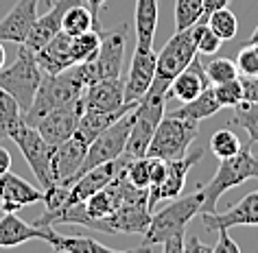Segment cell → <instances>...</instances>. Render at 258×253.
<instances>
[{
    "label": "cell",
    "mask_w": 258,
    "mask_h": 253,
    "mask_svg": "<svg viewBox=\"0 0 258 253\" xmlns=\"http://www.w3.org/2000/svg\"><path fill=\"white\" fill-rule=\"evenodd\" d=\"M96 79H99V74H96L94 59L75 63V66L66 68L59 74H44L40 88H37L33 96V103L22 114V120L27 125L35 127L55 107H61L73 99H77V96H81L83 90Z\"/></svg>",
    "instance_id": "6da1fadb"
},
{
    "label": "cell",
    "mask_w": 258,
    "mask_h": 253,
    "mask_svg": "<svg viewBox=\"0 0 258 253\" xmlns=\"http://www.w3.org/2000/svg\"><path fill=\"white\" fill-rule=\"evenodd\" d=\"M202 203H204V192L202 186H197L192 192L188 194H179L173 199V203H169L164 210L156 212L151 216V223L147 227V231L143 233L145 242L138 246L136 251H145V249H153L160 246L164 240H169L171 236H179L186 233V227L192 218L202 212Z\"/></svg>",
    "instance_id": "7a4b0ae2"
},
{
    "label": "cell",
    "mask_w": 258,
    "mask_h": 253,
    "mask_svg": "<svg viewBox=\"0 0 258 253\" xmlns=\"http://www.w3.org/2000/svg\"><path fill=\"white\" fill-rule=\"evenodd\" d=\"M249 148L251 144H245L236 155H232L228 159H219L221 164H219L215 177L206 186H202L204 192L202 212H217V201L221 199V194L241 186L243 181L258 177V157L251 155Z\"/></svg>",
    "instance_id": "3957f363"
},
{
    "label": "cell",
    "mask_w": 258,
    "mask_h": 253,
    "mask_svg": "<svg viewBox=\"0 0 258 253\" xmlns=\"http://www.w3.org/2000/svg\"><path fill=\"white\" fill-rule=\"evenodd\" d=\"M42 79H44V72L35 59V53L29 50L24 44H20L16 61L11 63V66L0 68V88L7 90V92L18 101L22 114L31 107L33 96L37 92V88H40Z\"/></svg>",
    "instance_id": "277c9868"
},
{
    "label": "cell",
    "mask_w": 258,
    "mask_h": 253,
    "mask_svg": "<svg viewBox=\"0 0 258 253\" xmlns=\"http://www.w3.org/2000/svg\"><path fill=\"white\" fill-rule=\"evenodd\" d=\"M197 131H199V122L177 118V116H171L164 112L160 125L153 131L147 155L166 159V161L184 157V155H188V148L195 142Z\"/></svg>",
    "instance_id": "5b68a950"
},
{
    "label": "cell",
    "mask_w": 258,
    "mask_h": 253,
    "mask_svg": "<svg viewBox=\"0 0 258 253\" xmlns=\"http://www.w3.org/2000/svg\"><path fill=\"white\" fill-rule=\"evenodd\" d=\"M197 55L199 53H197L195 37H192V29L175 31V35L169 37V42L164 44V48L158 53L156 76H153L151 90H158V92L169 94L171 81L175 79L179 72H184Z\"/></svg>",
    "instance_id": "8992f818"
},
{
    "label": "cell",
    "mask_w": 258,
    "mask_h": 253,
    "mask_svg": "<svg viewBox=\"0 0 258 253\" xmlns=\"http://www.w3.org/2000/svg\"><path fill=\"white\" fill-rule=\"evenodd\" d=\"M166 99H169L166 92H158V90L149 88V92L136 103V109H134V125H132V131H129V138H127L125 155H129V157H145L147 155L153 131H156V127L160 125V120H162V116H164Z\"/></svg>",
    "instance_id": "52a82bcc"
},
{
    "label": "cell",
    "mask_w": 258,
    "mask_h": 253,
    "mask_svg": "<svg viewBox=\"0 0 258 253\" xmlns=\"http://www.w3.org/2000/svg\"><path fill=\"white\" fill-rule=\"evenodd\" d=\"M134 109H129L127 114H122L114 125H109L105 131L96 135V138L92 140V144L88 146V153H86V159H83L81 168L68 181H63V186H70L81 173H86V171H90V168H94V166L105 164V161L118 159L120 155L125 153L127 138H129V131H132V125H134Z\"/></svg>",
    "instance_id": "ba28073f"
},
{
    "label": "cell",
    "mask_w": 258,
    "mask_h": 253,
    "mask_svg": "<svg viewBox=\"0 0 258 253\" xmlns=\"http://www.w3.org/2000/svg\"><path fill=\"white\" fill-rule=\"evenodd\" d=\"M5 138H9L14 144L20 148V153L24 155L27 164L33 171L37 184H42V188L55 186L53 175H50V146L46 144V140L40 135L35 127L27 125L22 118L11 125L7 131H5Z\"/></svg>",
    "instance_id": "9c48e42d"
},
{
    "label": "cell",
    "mask_w": 258,
    "mask_h": 253,
    "mask_svg": "<svg viewBox=\"0 0 258 253\" xmlns=\"http://www.w3.org/2000/svg\"><path fill=\"white\" fill-rule=\"evenodd\" d=\"M132 159L129 155L122 153L118 159H112V161H105V164L101 166H94L90 168V171L81 173L79 177H77L73 184L68 186V194H66V203H63V210L70 205H77V203H83L88 197H92L94 192H99L101 188H105L109 181H112L114 177H118L120 171L127 166V161ZM61 210V212H63ZM59 214V212H57ZM55 214V216H57ZM53 216V218H55ZM53 218L48 220V225H53Z\"/></svg>",
    "instance_id": "30bf717a"
},
{
    "label": "cell",
    "mask_w": 258,
    "mask_h": 253,
    "mask_svg": "<svg viewBox=\"0 0 258 253\" xmlns=\"http://www.w3.org/2000/svg\"><path fill=\"white\" fill-rule=\"evenodd\" d=\"M83 114V99L77 96L70 103L61 107H55L53 112H48L44 118L37 122L35 129L40 131V135L46 140V144L53 148L61 142H66L68 138H73L77 125H79V118Z\"/></svg>",
    "instance_id": "8fae6325"
},
{
    "label": "cell",
    "mask_w": 258,
    "mask_h": 253,
    "mask_svg": "<svg viewBox=\"0 0 258 253\" xmlns=\"http://www.w3.org/2000/svg\"><path fill=\"white\" fill-rule=\"evenodd\" d=\"M149 201H127L109 214L107 218L99 220L96 231L103 233H145L151 223Z\"/></svg>",
    "instance_id": "7c38bea8"
},
{
    "label": "cell",
    "mask_w": 258,
    "mask_h": 253,
    "mask_svg": "<svg viewBox=\"0 0 258 253\" xmlns=\"http://www.w3.org/2000/svg\"><path fill=\"white\" fill-rule=\"evenodd\" d=\"M127 35H129L127 24H122V27L114 31H101V46L94 57L99 79H120Z\"/></svg>",
    "instance_id": "4fadbf2b"
},
{
    "label": "cell",
    "mask_w": 258,
    "mask_h": 253,
    "mask_svg": "<svg viewBox=\"0 0 258 253\" xmlns=\"http://www.w3.org/2000/svg\"><path fill=\"white\" fill-rule=\"evenodd\" d=\"M202 225L208 231L230 229V227H258V190L245 194L236 205L225 212H202Z\"/></svg>",
    "instance_id": "5bb4252c"
},
{
    "label": "cell",
    "mask_w": 258,
    "mask_h": 253,
    "mask_svg": "<svg viewBox=\"0 0 258 253\" xmlns=\"http://www.w3.org/2000/svg\"><path fill=\"white\" fill-rule=\"evenodd\" d=\"M204 157V151H195L192 155H184L179 159H169L166 161V175L162 179V184L151 186L149 188V207L153 210V205L160 201H173L179 197L186 184V175L190 173L192 166H197Z\"/></svg>",
    "instance_id": "9a60e30c"
},
{
    "label": "cell",
    "mask_w": 258,
    "mask_h": 253,
    "mask_svg": "<svg viewBox=\"0 0 258 253\" xmlns=\"http://www.w3.org/2000/svg\"><path fill=\"white\" fill-rule=\"evenodd\" d=\"M44 201V190L29 184L16 173H5L0 175V212H20L22 207L42 203Z\"/></svg>",
    "instance_id": "2e32d148"
},
{
    "label": "cell",
    "mask_w": 258,
    "mask_h": 253,
    "mask_svg": "<svg viewBox=\"0 0 258 253\" xmlns=\"http://www.w3.org/2000/svg\"><path fill=\"white\" fill-rule=\"evenodd\" d=\"M83 109L90 112H116L125 105V81L96 79L83 90Z\"/></svg>",
    "instance_id": "e0dca14e"
},
{
    "label": "cell",
    "mask_w": 258,
    "mask_h": 253,
    "mask_svg": "<svg viewBox=\"0 0 258 253\" xmlns=\"http://www.w3.org/2000/svg\"><path fill=\"white\" fill-rule=\"evenodd\" d=\"M37 5L40 0H18L9 14L0 20V42H27L29 31L37 20Z\"/></svg>",
    "instance_id": "ac0fdd59"
},
{
    "label": "cell",
    "mask_w": 258,
    "mask_h": 253,
    "mask_svg": "<svg viewBox=\"0 0 258 253\" xmlns=\"http://www.w3.org/2000/svg\"><path fill=\"white\" fill-rule=\"evenodd\" d=\"M156 59L153 50H138L132 57L129 76L125 79V103H138L149 92L153 76H156Z\"/></svg>",
    "instance_id": "d6986e66"
},
{
    "label": "cell",
    "mask_w": 258,
    "mask_h": 253,
    "mask_svg": "<svg viewBox=\"0 0 258 253\" xmlns=\"http://www.w3.org/2000/svg\"><path fill=\"white\" fill-rule=\"evenodd\" d=\"M88 153V144H83L79 138H68L66 142L50 148V175L55 184L68 181L81 168Z\"/></svg>",
    "instance_id": "ffe728a7"
},
{
    "label": "cell",
    "mask_w": 258,
    "mask_h": 253,
    "mask_svg": "<svg viewBox=\"0 0 258 253\" xmlns=\"http://www.w3.org/2000/svg\"><path fill=\"white\" fill-rule=\"evenodd\" d=\"M79 3L81 0H55L46 14L37 16L33 29L29 31V37H27V42H24V46L29 50H33V53H37L42 46H46V44L61 31L63 14H66L73 5H79Z\"/></svg>",
    "instance_id": "44dd1931"
},
{
    "label": "cell",
    "mask_w": 258,
    "mask_h": 253,
    "mask_svg": "<svg viewBox=\"0 0 258 253\" xmlns=\"http://www.w3.org/2000/svg\"><path fill=\"white\" fill-rule=\"evenodd\" d=\"M70 42H73V35L59 31L46 46H42L40 50H37L35 59H37V63H40L44 74H59L66 68L75 66L73 53H70Z\"/></svg>",
    "instance_id": "7402d4cb"
},
{
    "label": "cell",
    "mask_w": 258,
    "mask_h": 253,
    "mask_svg": "<svg viewBox=\"0 0 258 253\" xmlns=\"http://www.w3.org/2000/svg\"><path fill=\"white\" fill-rule=\"evenodd\" d=\"M29 240H44V227L29 225L18 216V212H7L0 218V249L20 246Z\"/></svg>",
    "instance_id": "603a6c76"
},
{
    "label": "cell",
    "mask_w": 258,
    "mask_h": 253,
    "mask_svg": "<svg viewBox=\"0 0 258 253\" xmlns=\"http://www.w3.org/2000/svg\"><path fill=\"white\" fill-rule=\"evenodd\" d=\"M44 242L57 253H114L112 246L88 236H61L53 225H44Z\"/></svg>",
    "instance_id": "cb8c5ba5"
},
{
    "label": "cell",
    "mask_w": 258,
    "mask_h": 253,
    "mask_svg": "<svg viewBox=\"0 0 258 253\" xmlns=\"http://www.w3.org/2000/svg\"><path fill=\"white\" fill-rule=\"evenodd\" d=\"M134 107H136V103H125V105H122L120 109H116V112H90V109H83L79 125H77L73 135L79 138L83 144L90 146L96 135L103 133L109 125H114L122 114H127L129 109H134Z\"/></svg>",
    "instance_id": "d4e9b609"
},
{
    "label": "cell",
    "mask_w": 258,
    "mask_h": 253,
    "mask_svg": "<svg viewBox=\"0 0 258 253\" xmlns=\"http://www.w3.org/2000/svg\"><path fill=\"white\" fill-rule=\"evenodd\" d=\"M208 86H212V83L208 79V74H206L202 61H197V57H195L190 66L171 81L169 94L175 96V99H179L182 103H188V101L195 99V96L202 94V90L208 88Z\"/></svg>",
    "instance_id": "484cf974"
},
{
    "label": "cell",
    "mask_w": 258,
    "mask_h": 253,
    "mask_svg": "<svg viewBox=\"0 0 258 253\" xmlns=\"http://www.w3.org/2000/svg\"><path fill=\"white\" fill-rule=\"evenodd\" d=\"M156 27H158V0H136L134 35H136L138 50H153Z\"/></svg>",
    "instance_id": "4316f807"
},
{
    "label": "cell",
    "mask_w": 258,
    "mask_h": 253,
    "mask_svg": "<svg viewBox=\"0 0 258 253\" xmlns=\"http://www.w3.org/2000/svg\"><path fill=\"white\" fill-rule=\"evenodd\" d=\"M219 109H221V103L217 101V94H215V88L208 86L202 90V94L195 96L192 101L184 103L182 107L173 109L169 112L171 116H177V118H186V120H204V118H210V116H215Z\"/></svg>",
    "instance_id": "83f0119b"
},
{
    "label": "cell",
    "mask_w": 258,
    "mask_h": 253,
    "mask_svg": "<svg viewBox=\"0 0 258 253\" xmlns=\"http://www.w3.org/2000/svg\"><path fill=\"white\" fill-rule=\"evenodd\" d=\"M61 31L68 35H81L88 33V31H103L99 18L92 14L90 7H83V5H73L66 14H63V22H61Z\"/></svg>",
    "instance_id": "f1b7e54d"
},
{
    "label": "cell",
    "mask_w": 258,
    "mask_h": 253,
    "mask_svg": "<svg viewBox=\"0 0 258 253\" xmlns=\"http://www.w3.org/2000/svg\"><path fill=\"white\" fill-rule=\"evenodd\" d=\"M232 109H234V116L230 118V122L247 131V135H249L247 144H256L258 142V103L241 101Z\"/></svg>",
    "instance_id": "f546056e"
},
{
    "label": "cell",
    "mask_w": 258,
    "mask_h": 253,
    "mask_svg": "<svg viewBox=\"0 0 258 253\" xmlns=\"http://www.w3.org/2000/svg\"><path fill=\"white\" fill-rule=\"evenodd\" d=\"M101 46V31H88L81 35H73L70 42V53H73V61L81 63L88 59H94Z\"/></svg>",
    "instance_id": "4dcf8cb0"
},
{
    "label": "cell",
    "mask_w": 258,
    "mask_h": 253,
    "mask_svg": "<svg viewBox=\"0 0 258 253\" xmlns=\"http://www.w3.org/2000/svg\"><path fill=\"white\" fill-rule=\"evenodd\" d=\"M206 24L215 31V33L221 37L223 42H228V40H234L236 37V31H238V20H236V16H234V11L228 9V7H223V9H217V11H212V14L206 18Z\"/></svg>",
    "instance_id": "1f68e13d"
},
{
    "label": "cell",
    "mask_w": 258,
    "mask_h": 253,
    "mask_svg": "<svg viewBox=\"0 0 258 253\" xmlns=\"http://www.w3.org/2000/svg\"><path fill=\"white\" fill-rule=\"evenodd\" d=\"M241 148H243V144H241V140H238V135L234 131H230L228 127L215 131L210 138V151L215 153L219 159H228L232 155H236Z\"/></svg>",
    "instance_id": "d6a6232c"
},
{
    "label": "cell",
    "mask_w": 258,
    "mask_h": 253,
    "mask_svg": "<svg viewBox=\"0 0 258 253\" xmlns=\"http://www.w3.org/2000/svg\"><path fill=\"white\" fill-rule=\"evenodd\" d=\"M204 18L202 0H175V31L190 29Z\"/></svg>",
    "instance_id": "836d02e7"
},
{
    "label": "cell",
    "mask_w": 258,
    "mask_h": 253,
    "mask_svg": "<svg viewBox=\"0 0 258 253\" xmlns=\"http://www.w3.org/2000/svg\"><path fill=\"white\" fill-rule=\"evenodd\" d=\"M190 29H192L195 44H197V53H202V55H215L217 50L221 48L223 40L206 22H197V24H192Z\"/></svg>",
    "instance_id": "e575fe53"
},
{
    "label": "cell",
    "mask_w": 258,
    "mask_h": 253,
    "mask_svg": "<svg viewBox=\"0 0 258 253\" xmlns=\"http://www.w3.org/2000/svg\"><path fill=\"white\" fill-rule=\"evenodd\" d=\"M206 74L212 86L217 83H225V81H232V79H238V70H236V63L228 59V57H215L212 61L206 63Z\"/></svg>",
    "instance_id": "d590c367"
},
{
    "label": "cell",
    "mask_w": 258,
    "mask_h": 253,
    "mask_svg": "<svg viewBox=\"0 0 258 253\" xmlns=\"http://www.w3.org/2000/svg\"><path fill=\"white\" fill-rule=\"evenodd\" d=\"M20 118H22V109L18 105V101L7 92V90L0 88V131L5 133Z\"/></svg>",
    "instance_id": "8d00e7d4"
},
{
    "label": "cell",
    "mask_w": 258,
    "mask_h": 253,
    "mask_svg": "<svg viewBox=\"0 0 258 253\" xmlns=\"http://www.w3.org/2000/svg\"><path fill=\"white\" fill-rule=\"evenodd\" d=\"M125 177L129 179V184H134L136 188H149L151 177H149V157H132L125 166Z\"/></svg>",
    "instance_id": "74e56055"
},
{
    "label": "cell",
    "mask_w": 258,
    "mask_h": 253,
    "mask_svg": "<svg viewBox=\"0 0 258 253\" xmlns=\"http://www.w3.org/2000/svg\"><path fill=\"white\" fill-rule=\"evenodd\" d=\"M212 88H215L217 101L221 103V107H236L238 103L243 101V83H241V79L217 83V86H212Z\"/></svg>",
    "instance_id": "f35d334b"
},
{
    "label": "cell",
    "mask_w": 258,
    "mask_h": 253,
    "mask_svg": "<svg viewBox=\"0 0 258 253\" xmlns=\"http://www.w3.org/2000/svg\"><path fill=\"white\" fill-rule=\"evenodd\" d=\"M234 63L241 76H258V46H254V44L243 46Z\"/></svg>",
    "instance_id": "ab89813d"
},
{
    "label": "cell",
    "mask_w": 258,
    "mask_h": 253,
    "mask_svg": "<svg viewBox=\"0 0 258 253\" xmlns=\"http://www.w3.org/2000/svg\"><path fill=\"white\" fill-rule=\"evenodd\" d=\"M219 240L217 244H212V253H238L241 246H238L236 240H232V236L228 233V229H219Z\"/></svg>",
    "instance_id": "60d3db41"
},
{
    "label": "cell",
    "mask_w": 258,
    "mask_h": 253,
    "mask_svg": "<svg viewBox=\"0 0 258 253\" xmlns=\"http://www.w3.org/2000/svg\"><path fill=\"white\" fill-rule=\"evenodd\" d=\"M243 101L258 103V76H243Z\"/></svg>",
    "instance_id": "b9f144b4"
},
{
    "label": "cell",
    "mask_w": 258,
    "mask_h": 253,
    "mask_svg": "<svg viewBox=\"0 0 258 253\" xmlns=\"http://www.w3.org/2000/svg\"><path fill=\"white\" fill-rule=\"evenodd\" d=\"M184 253H212V244L202 242L197 236H188V240H184Z\"/></svg>",
    "instance_id": "7bdbcfd3"
},
{
    "label": "cell",
    "mask_w": 258,
    "mask_h": 253,
    "mask_svg": "<svg viewBox=\"0 0 258 253\" xmlns=\"http://www.w3.org/2000/svg\"><path fill=\"white\" fill-rule=\"evenodd\" d=\"M184 236L186 233H179V236H171L169 240H164L162 244V251L164 253H184Z\"/></svg>",
    "instance_id": "ee69618b"
},
{
    "label": "cell",
    "mask_w": 258,
    "mask_h": 253,
    "mask_svg": "<svg viewBox=\"0 0 258 253\" xmlns=\"http://www.w3.org/2000/svg\"><path fill=\"white\" fill-rule=\"evenodd\" d=\"M202 5H204V18L199 22H206V18H208L212 11H217V9H223V7H228L230 5V0H202Z\"/></svg>",
    "instance_id": "f6af8a7d"
},
{
    "label": "cell",
    "mask_w": 258,
    "mask_h": 253,
    "mask_svg": "<svg viewBox=\"0 0 258 253\" xmlns=\"http://www.w3.org/2000/svg\"><path fill=\"white\" fill-rule=\"evenodd\" d=\"M9 171H11V155H9L7 148L0 146V175L9 173Z\"/></svg>",
    "instance_id": "bcb514c9"
},
{
    "label": "cell",
    "mask_w": 258,
    "mask_h": 253,
    "mask_svg": "<svg viewBox=\"0 0 258 253\" xmlns=\"http://www.w3.org/2000/svg\"><path fill=\"white\" fill-rule=\"evenodd\" d=\"M105 3H107V0H88L90 9H92V14H94L96 18H99V11H101L103 7H105Z\"/></svg>",
    "instance_id": "7dc6e473"
},
{
    "label": "cell",
    "mask_w": 258,
    "mask_h": 253,
    "mask_svg": "<svg viewBox=\"0 0 258 253\" xmlns=\"http://www.w3.org/2000/svg\"><path fill=\"white\" fill-rule=\"evenodd\" d=\"M5 61H7V53H5V46L0 42V68H5Z\"/></svg>",
    "instance_id": "c3c4849f"
},
{
    "label": "cell",
    "mask_w": 258,
    "mask_h": 253,
    "mask_svg": "<svg viewBox=\"0 0 258 253\" xmlns=\"http://www.w3.org/2000/svg\"><path fill=\"white\" fill-rule=\"evenodd\" d=\"M247 44H254V46H258V27H256L254 33H251V37L247 40Z\"/></svg>",
    "instance_id": "681fc988"
},
{
    "label": "cell",
    "mask_w": 258,
    "mask_h": 253,
    "mask_svg": "<svg viewBox=\"0 0 258 253\" xmlns=\"http://www.w3.org/2000/svg\"><path fill=\"white\" fill-rule=\"evenodd\" d=\"M3 135H5V133H3V131H0V138H3Z\"/></svg>",
    "instance_id": "f907efd6"
}]
</instances>
